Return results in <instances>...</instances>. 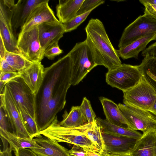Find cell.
Instances as JSON below:
<instances>
[{"label": "cell", "mask_w": 156, "mask_h": 156, "mask_svg": "<svg viewBox=\"0 0 156 156\" xmlns=\"http://www.w3.org/2000/svg\"><path fill=\"white\" fill-rule=\"evenodd\" d=\"M71 74L72 62L69 53L44 68L43 81L35 95V121L37 126L53 91L60 84L71 82Z\"/></svg>", "instance_id": "obj_1"}, {"label": "cell", "mask_w": 156, "mask_h": 156, "mask_svg": "<svg viewBox=\"0 0 156 156\" xmlns=\"http://www.w3.org/2000/svg\"><path fill=\"white\" fill-rule=\"evenodd\" d=\"M85 40L97 66H102L108 70L122 64L112 45L102 22L98 19L91 18L85 28Z\"/></svg>", "instance_id": "obj_2"}, {"label": "cell", "mask_w": 156, "mask_h": 156, "mask_svg": "<svg viewBox=\"0 0 156 156\" xmlns=\"http://www.w3.org/2000/svg\"><path fill=\"white\" fill-rule=\"evenodd\" d=\"M90 123L77 127H66L60 125L56 116L50 125L40 133L55 142L78 145L99 153L97 147L86 135V130Z\"/></svg>", "instance_id": "obj_3"}, {"label": "cell", "mask_w": 156, "mask_h": 156, "mask_svg": "<svg viewBox=\"0 0 156 156\" xmlns=\"http://www.w3.org/2000/svg\"><path fill=\"white\" fill-rule=\"evenodd\" d=\"M69 53L72 62L71 84L75 86L98 66L95 62L85 40L76 43Z\"/></svg>", "instance_id": "obj_4"}, {"label": "cell", "mask_w": 156, "mask_h": 156, "mask_svg": "<svg viewBox=\"0 0 156 156\" xmlns=\"http://www.w3.org/2000/svg\"><path fill=\"white\" fill-rule=\"evenodd\" d=\"M143 75L138 66L122 64L108 70L106 74V82L112 87L123 92L133 88L141 80Z\"/></svg>", "instance_id": "obj_5"}, {"label": "cell", "mask_w": 156, "mask_h": 156, "mask_svg": "<svg viewBox=\"0 0 156 156\" xmlns=\"http://www.w3.org/2000/svg\"><path fill=\"white\" fill-rule=\"evenodd\" d=\"M124 104L149 111L156 98V93L143 75L139 83L123 92Z\"/></svg>", "instance_id": "obj_6"}, {"label": "cell", "mask_w": 156, "mask_h": 156, "mask_svg": "<svg viewBox=\"0 0 156 156\" xmlns=\"http://www.w3.org/2000/svg\"><path fill=\"white\" fill-rule=\"evenodd\" d=\"M118 105L129 128L143 133L156 129V116L150 112L124 104L119 103Z\"/></svg>", "instance_id": "obj_7"}, {"label": "cell", "mask_w": 156, "mask_h": 156, "mask_svg": "<svg viewBox=\"0 0 156 156\" xmlns=\"http://www.w3.org/2000/svg\"><path fill=\"white\" fill-rule=\"evenodd\" d=\"M6 85L20 111L35 120V95L20 77L15 78Z\"/></svg>", "instance_id": "obj_8"}, {"label": "cell", "mask_w": 156, "mask_h": 156, "mask_svg": "<svg viewBox=\"0 0 156 156\" xmlns=\"http://www.w3.org/2000/svg\"><path fill=\"white\" fill-rule=\"evenodd\" d=\"M15 4L14 0H0V36L7 51L21 54L17 47V40L14 35L12 24Z\"/></svg>", "instance_id": "obj_9"}, {"label": "cell", "mask_w": 156, "mask_h": 156, "mask_svg": "<svg viewBox=\"0 0 156 156\" xmlns=\"http://www.w3.org/2000/svg\"><path fill=\"white\" fill-rule=\"evenodd\" d=\"M156 33V20L144 14L139 16L124 29L119 41V48L140 37Z\"/></svg>", "instance_id": "obj_10"}, {"label": "cell", "mask_w": 156, "mask_h": 156, "mask_svg": "<svg viewBox=\"0 0 156 156\" xmlns=\"http://www.w3.org/2000/svg\"><path fill=\"white\" fill-rule=\"evenodd\" d=\"M17 46L21 54L33 63L41 62L44 57L39 40L38 26L20 32Z\"/></svg>", "instance_id": "obj_11"}, {"label": "cell", "mask_w": 156, "mask_h": 156, "mask_svg": "<svg viewBox=\"0 0 156 156\" xmlns=\"http://www.w3.org/2000/svg\"><path fill=\"white\" fill-rule=\"evenodd\" d=\"M70 83L58 85L53 91L41 122L38 126L40 132L47 129L54 120L56 115L64 108L66 103V96Z\"/></svg>", "instance_id": "obj_12"}, {"label": "cell", "mask_w": 156, "mask_h": 156, "mask_svg": "<svg viewBox=\"0 0 156 156\" xmlns=\"http://www.w3.org/2000/svg\"><path fill=\"white\" fill-rule=\"evenodd\" d=\"M0 96V107L3 108L15 134L22 138H31L25 128L19 110L6 85Z\"/></svg>", "instance_id": "obj_13"}, {"label": "cell", "mask_w": 156, "mask_h": 156, "mask_svg": "<svg viewBox=\"0 0 156 156\" xmlns=\"http://www.w3.org/2000/svg\"><path fill=\"white\" fill-rule=\"evenodd\" d=\"M49 1L48 0H46L33 10L24 25L21 28L20 32L26 31L44 23L59 21L50 7Z\"/></svg>", "instance_id": "obj_14"}, {"label": "cell", "mask_w": 156, "mask_h": 156, "mask_svg": "<svg viewBox=\"0 0 156 156\" xmlns=\"http://www.w3.org/2000/svg\"><path fill=\"white\" fill-rule=\"evenodd\" d=\"M38 36L43 51L59 40L65 33L63 24L56 22H45L38 26Z\"/></svg>", "instance_id": "obj_15"}, {"label": "cell", "mask_w": 156, "mask_h": 156, "mask_svg": "<svg viewBox=\"0 0 156 156\" xmlns=\"http://www.w3.org/2000/svg\"><path fill=\"white\" fill-rule=\"evenodd\" d=\"M102 135L105 147L104 153L109 154L131 152L136 140L103 133H102Z\"/></svg>", "instance_id": "obj_16"}, {"label": "cell", "mask_w": 156, "mask_h": 156, "mask_svg": "<svg viewBox=\"0 0 156 156\" xmlns=\"http://www.w3.org/2000/svg\"><path fill=\"white\" fill-rule=\"evenodd\" d=\"M46 0H19L13 8L12 24L14 34L24 25L33 10Z\"/></svg>", "instance_id": "obj_17"}, {"label": "cell", "mask_w": 156, "mask_h": 156, "mask_svg": "<svg viewBox=\"0 0 156 156\" xmlns=\"http://www.w3.org/2000/svg\"><path fill=\"white\" fill-rule=\"evenodd\" d=\"M131 153L132 156H156V129L143 133L136 140Z\"/></svg>", "instance_id": "obj_18"}, {"label": "cell", "mask_w": 156, "mask_h": 156, "mask_svg": "<svg viewBox=\"0 0 156 156\" xmlns=\"http://www.w3.org/2000/svg\"><path fill=\"white\" fill-rule=\"evenodd\" d=\"M41 148L31 150L38 156H70L69 150L55 142L41 135L34 139Z\"/></svg>", "instance_id": "obj_19"}, {"label": "cell", "mask_w": 156, "mask_h": 156, "mask_svg": "<svg viewBox=\"0 0 156 156\" xmlns=\"http://www.w3.org/2000/svg\"><path fill=\"white\" fill-rule=\"evenodd\" d=\"M153 40H156V33L146 35L130 44L116 50L119 56L123 59L131 58L137 59L138 55L146 48L147 44Z\"/></svg>", "instance_id": "obj_20"}, {"label": "cell", "mask_w": 156, "mask_h": 156, "mask_svg": "<svg viewBox=\"0 0 156 156\" xmlns=\"http://www.w3.org/2000/svg\"><path fill=\"white\" fill-rule=\"evenodd\" d=\"M44 68L41 62L34 63L30 66L20 72V77L34 94L37 93L43 81Z\"/></svg>", "instance_id": "obj_21"}, {"label": "cell", "mask_w": 156, "mask_h": 156, "mask_svg": "<svg viewBox=\"0 0 156 156\" xmlns=\"http://www.w3.org/2000/svg\"><path fill=\"white\" fill-rule=\"evenodd\" d=\"M103 110L109 122L119 126L128 127L127 123L119 107L112 101L104 97L99 98Z\"/></svg>", "instance_id": "obj_22"}, {"label": "cell", "mask_w": 156, "mask_h": 156, "mask_svg": "<svg viewBox=\"0 0 156 156\" xmlns=\"http://www.w3.org/2000/svg\"><path fill=\"white\" fill-rule=\"evenodd\" d=\"M84 0H59L56 7V15L59 21L65 23L77 16Z\"/></svg>", "instance_id": "obj_23"}, {"label": "cell", "mask_w": 156, "mask_h": 156, "mask_svg": "<svg viewBox=\"0 0 156 156\" xmlns=\"http://www.w3.org/2000/svg\"><path fill=\"white\" fill-rule=\"evenodd\" d=\"M96 121L100 126L102 133L115 136L126 137L136 140L142 136L141 133L136 130L128 127H124L112 124L106 119L96 118Z\"/></svg>", "instance_id": "obj_24"}, {"label": "cell", "mask_w": 156, "mask_h": 156, "mask_svg": "<svg viewBox=\"0 0 156 156\" xmlns=\"http://www.w3.org/2000/svg\"><path fill=\"white\" fill-rule=\"evenodd\" d=\"M1 140H7L9 144L12 151H14L19 148H27L31 149L35 148H41L32 138H23L18 136L16 135L7 132L0 131Z\"/></svg>", "instance_id": "obj_25"}, {"label": "cell", "mask_w": 156, "mask_h": 156, "mask_svg": "<svg viewBox=\"0 0 156 156\" xmlns=\"http://www.w3.org/2000/svg\"><path fill=\"white\" fill-rule=\"evenodd\" d=\"M62 117V120L59 123L64 127H77L88 123L79 106H72L69 113L65 111Z\"/></svg>", "instance_id": "obj_26"}, {"label": "cell", "mask_w": 156, "mask_h": 156, "mask_svg": "<svg viewBox=\"0 0 156 156\" xmlns=\"http://www.w3.org/2000/svg\"><path fill=\"white\" fill-rule=\"evenodd\" d=\"M101 128L96 121L90 122L87 128L86 134L88 138L97 148L99 153L102 154L105 151L103 139Z\"/></svg>", "instance_id": "obj_27"}, {"label": "cell", "mask_w": 156, "mask_h": 156, "mask_svg": "<svg viewBox=\"0 0 156 156\" xmlns=\"http://www.w3.org/2000/svg\"><path fill=\"white\" fill-rule=\"evenodd\" d=\"M4 59L11 66L20 73L28 68L34 63L21 54L8 51L6 52Z\"/></svg>", "instance_id": "obj_28"}, {"label": "cell", "mask_w": 156, "mask_h": 156, "mask_svg": "<svg viewBox=\"0 0 156 156\" xmlns=\"http://www.w3.org/2000/svg\"><path fill=\"white\" fill-rule=\"evenodd\" d=\"M25 128L32 139L41 135L36 121L28 114L19 110Z\"/></svg>", "instance_id": "obj_29"}, {"label": "cell", "mask_w": 156, "mask_h": 156, "mask_svg": "<svg viewBox=\"0 0 156 156\" xmlns=\"http://www.w3.org/2000/svg\"><path fill=\"white\" fill-rule=\"evenodd\" d=\"M94 9H92L86 13L77 15L69 21L63 24L65 33L70 32L76 29L83 23Z\"/></svg>", "instance_id": "obj_30"}, {"label": "cell", "mask_w": 156, "mask_h": 156, "mask_svg": "<svg viewBox=\"0 0 156 156\" xmlns=\"http://www.w3.org/2000/svg\"><path fill=\"white\" fill-rule=\"evenodd\" d=\"M80 108L88 123L93 122L95 121L96 116L92 109L91 104L86 97L83 98Z\"/></svg>", "instance_id": "obj_31"}, {"label": "cell", "mask_w": 156, "mask_h": 156, "mask_svg": "<svg viewBox=\"0 0 156 156\" xmlns=\"http://www.w3.org/2000/svg\"><path fill=\"white\" fill-rule=\"evenodd\" d=\"M138 66L141 72H148L156 77V58H144Z\"/></svg>", "instance_id": "obj_32"}, {"label": "cell", "mask_w": 156, "mask_h": 156, "mask_svg": "<svg viewBox=\"0 0 156 156\" xmlns=\"http://www.w3.org/2000/svg\"><path fill=\"white\" fill-rule=\"evenodd\" d=\"M105 2V1L103 0H84L77 12V15L86 13L92 9H94Z\"/></svg>", "instance_id": "obj_33"}, {"label": "cell", "mask_w": 156, "mask_h": 156, "mask_svg": "<svg viewBox=\"0 0 156 156\" xmlns=\"http://www.w3.org/2000/svg\"><path fill=\"white\" fill-rule=\"evenodd\" d=\"M0 131L7 132L16 134L3 108L1 107H0Z\"/></svg>", "instance_id": "obj_34"}, {"label": "cell", "mask_w": 156, "mask_h": 156, "mask_svg": "<svg viewBox=\"0 0 156 156\" xmlns=\"http://www.w3.org/2000/svg\"><path fill=\"white\" fill-rule=\"evenodd\" d=\"M63 50L61 49L56 42L49 46L44 51V56L50 60L53 59L55 57L62 53Z\"/></svg>", "instance_id": "obj_35"}, {"label": "cell", "mask_w": 156, "mask_h": 156, "mask_svg": "<svg viewBox=\"0 0 156 156\" xmlns=\"http://www.w3.org/2000/svg\"><path fill=\"white\" fill-rule=\"evenodd\" d=\"M139 1L145 7L144 14L156 20V5L147 3L144 0Z\"/></svg>", "instance_id": "obj_36"}, {"label": "cell", "mask_w": 156, "mask_h": 156, "mask_svg": "<svg viewBox=\"0 0 156 156\" xmlns=\"http://www.w3.org/2000/svg\"><path fill=\"white\" fill-rule=\"evenodd\" d=\"M141 55L144 58H156V42L142 51Z\"/></svg>", "instance_id": "obj_37"}, {"label": "cell", "mask_w": 156, "mask_h": 156, "mask_svg": "<svg viewBox=\"0 0 156 156\" xmlns=\"http://www.w3.org/2000/svg\"><path fill=\"white\" fill-rule=\"evenodd\" d=\"M0 81L5 82L6 83L13 79L20 76L19 72H0Z\"/></svg>", "instance_id": "obj_38"}, {"label": "cell", "mask_w": 156, "mask_h": 156, "mask_svg": "<svg viewBox=\"0 0 156 156\" xmlns=\"http://www.w3.org/2000/svg\"><path fill=\"white\" fill-rule=\"evenodd\" d=\"M69 152L70 156H87L84 148L75 145H73Z\"/></svg>", "instance_id": "obj_39"}, {"label": "cell", "mask_w": 156, "mask_h": 156, "mask_svg": "<svg viewBox=\"0 0 156 156\" xmlns=\"http://www.w3.org/2000/svg\"><path fill=\"white\" fill-rule=\"evenodd\" d=\"M16 156H38L31 149L21 148L14 151Z\"/></svg>", "instance_id": "obj_40"}, {"label": "cell", "mask_w": 156, "mask_h": 156, "mask_svg": "<svg viewBox=\"0 0 156 156\" xmlns=\"http://www.w3.org/2000/svg\"><path fill=\"white\" fill-rule=\"evenodd\" d=\"M0 72H18L11 66L4 58L0 60Z\"/></svg>", "instance_id": "obj_41"}, {"label": "cell", "mask_w": 156, "mask_h": 156, "mask_svg": "<svg viewBox=\"0 0 156 156\" xmlns=\"http://www.w3.org/2000/svg\"><path fill=\"white\" fill-rule=\"evenodd\" d=\"M141 72L147 81L153 87L156 93V77L148 72Z\"/></svg>", "instance_id": "obj_42"}, {"label": "cell", "mask_w": 156, "mask_h": 156, "mask_svg": "<svg viewBox=\"0 0 156 156\" xmlns=\"http://www.w3.org/2000/svg\"><path fill=\"white\" fill-rule=\"evenodd\" d=\"M7 51L3 39L0 36V60L4 58Z\"/></svg>", "instance_id": "obj_43"}, {"label": "cell", "mask_w": 156, "mask_h": 156, "mask_svg": "<svg viewBox=\"0 0 156 156\" xmlns=\"http://www.w3.org/2000/svg\"><path fill=\"white\" fill-rule=\"evenodd\" d=\"M11 148L9 147L5 150L0 151V156H12Z\"/></svg>", "instance_id": "obj_44"}, {"label": "cell", "mask_w": 156, "mask_h": 156, "mask_svg": "<svg viewBox=\"0 0 156 156\" xmlns=\"http://www.w3.org/2000/svg\"><path fill=\"white\" fill-rule=\"evenodd\" d=\"M101 155L103 156H132L131 152L112 154L104 153Z\"/></svg>", "instance_id": "obj_45"}, {"label": "cell", "mask_w": 156, "mask_h": 156, "mask_svg": "<svg viewBox=\"0 0 156 156\" xmlns=\"http://www.w3.org/2000/svg\"><path fill=\"white\" fill-rule=\"evenodd\" d=\"M87 156H103L97 152L85 149Z\"/></svg>", "instance_id": "obj_46"}, {"label": "cell", "mask_w": 156, "mask_h": 156, "mask_svg": "<svg viewBox=\"0 0 156 156\" xmlns=\"http://www.w3.org/2000/svg\"><path fill=\"white\" fill-rule=\"evenodd\" d=\"M149 111L156 116V98L154 101L152 107Z\"/></svg>", "instance_id": "obj_47"}, {"label": "cell", "mask_w": 156, "mask_h": 156, "mask_svg": "<svg viewBox=\"0 0 156 156\" xmlns=\"http://www.w3.org/2000/svg\"><path fill=\"white\" fill-rule=\"evenodd\" d=\"M6 83L3 81H0V94L2 92L3 89Z\"/></svg>", "instance_id": "obj_48"}, {"label": "cell", "mask_w": 156, "mask_h": 156, "mask_svg": "<svg viewBox=\"0 0 156 156\" xmlns=\"http://www.w3.org/2000/svg\"><path fill=\"white\" fill-rule=\"evenodd\" d=\"M144 1L147 3L156 5V0H144Z\"/></svg>", "instance_id": "obj_49"}]
</instances>
